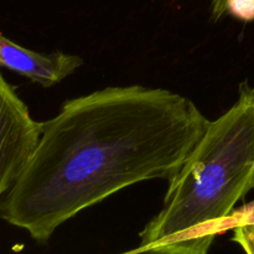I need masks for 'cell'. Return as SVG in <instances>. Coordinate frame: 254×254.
I'll list each match as a JSON object with an SVG mask.
<instances>
[{"instance_id": "obj_3", "label": "cell", "mask_w": 254, "mask_h": 254, "mask_svg": "<svg viewBox=\"0 0 254 254\" xmlns=\"http://www.w3.org/2000/svg\"><path fill=\"white\" fill-rule=\"evenodd\" d=\"M41 123L0 72V205L36 148Z\"/></svg>"}, {"instance_id": "obj_5", "label": "cell", "mask_w": 254, "mask_h": 254, "mask_svg": "<svg viewBox=\"0 0 254 254\" xmlns=\"http://www.w3.org/2000/svg\"><path fill=\"white\" fill-rule=\"evenodd\" d=\"M226 14L243 22L254 20V0H225Z\"/></svg>"}, {"instance_id": "obj_4", "label": "cell", "mask_w": 254, "mask_h": 254, "mask_svg": "<svg viewBox=\"0 0 254 254\" xmlns=\"http://www.w3.org/2000/svg\"><path fill=\"white\" fill-rule=\"evenodd\" d=\"M83 64L76 55L52 52L44 55L15 44L0 34V67L14 71L44 87H51Z\"/></svg>"}, {"instance_id": "obj_1", "label": "cell", "mask_w": 254, "mask_h": 254, "mask_svg": "<svg viewBox=\"0 0 254 254\" xmlns=\"http://www.w3.org/2000/svg\"><path fill=\"white\" fill-rule=\"evenodd\" d=\"M208 122L188 97L143 86L69 99L41 123L36 148L0 205V218L46 243L66 221L183 166Z\"/></svg>"}, {"instance_id": "obj_8", "label": "cell", "mask_w": 254, "mask_h": 254, "mask_svg": "<svg viewBox=\"0 0 254 254\" xmlns=\"http://www.w3.org/2000/svg\"><path fill=\"white\" fill-rule=\"evenodd\" d=\"M226 14L225 0H212L211 2V15L213 21H218Z\"/></svg>"}, {"instance_id": "obj_7", "label": "cell", "mask_w": 254, "mask_h": 254, "mask_svg": "<svg viewBox=\"0 0 254 254\" xmlns=\"http://www.w3.org/2000/svg\"><path fill=\"white\" fill-rule=\"evenodd\" d=\"M232 241L240 245L246 254H254V223L233 228Z\"/></svg>"}, {"instance_id": "obj_6", "label": "cell", "mask_w": 254, "mask_h": 254, "mask_svg": "<svg viewBox=\"0 0 254 254\" xmlns=\"http://www.w3.org/2000/svg\"><path fill=\"white\" fill-rule=\"evenodd\" d=\"M254 223V201L245 203L240 208H235L226 220L223 226V232L228 230H233L235 227L242 225Z\"/></svg>"}, {"instance_id": "obj_2", "label": "cell", "mask_w": 254, "mask_h": 254, "mask_svg": "<svg viewBox=\"0 0 254 254\" xmlns=\"http://www.w3.org/2000/svg\"><path fill=\"white\" fill-rule=\"evenodd\" d=\"M254 189V86L208 122L178 173L169 179L160 212L140 232L138 252L207 254L238 201Z\"/></svg>"}]
</instances>
